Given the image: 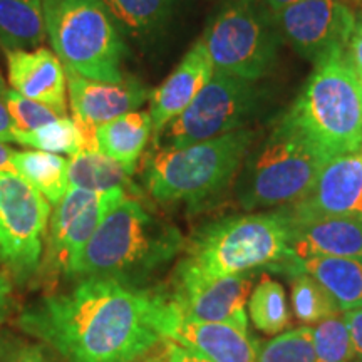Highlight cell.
<instances>
[{
    "mask_svg": "<svg viewBox=\"0 0 362 362\" xmlns=\"http://www.w3.org/2000/svg\"><path fill=\"white\" fill-rule=\"evenodd\" d=\"M292 250L307 257H362V216L293 221Z\"/></svg>",
    "mask_w": 362,
    "mask_h": 362,
    "instance_id": "cell-19",
    "label": "cell"
},
{
    "mask_svg": "<svg viewBox=\"0 0 362 362\" xmlns=\"http://www.w3.org/2000/svg\"><path fill=\"white\" fill-rule=\"evenodd\" d=\"M285 208L296 223L362 216V151L329 160L309 192Z\"/></svg>",
    "mask_w": 362,
    "mask_h": 362,
    "instance_id": "cell-15",
    "label": "cell"
},
{
    "mask_svg": "<svg viewBox=\"0 0 362 362\" xmlns=\"http://www.w3.org/2000/svg\"><path fill=\"white\" fill-rule=\"evenodd\" d=\"M133 175V171L101 151H81L69 160V188L99 193L123 189L133 197L139 193L131 178Z\"/></svg>",
    "mask_w": 362,
    "mask_h": 362,
    "instance_id": "cell-23",
    "label": "cell"
},
{
    "mask_svg": "<svg viewBox=\"0 0 362 362\" xmlns=\"http://www.w3.org/2000/svg\"><path fill=\"white\" fill-rule=\"evenodd\" d=\"M119 33L144 39L160 30L168 19L173 0H101Z\"/></svg>",
    "mask_w": 362,
    "mask_h": 362,
    "instance_id": "cell-25",
    "label": "cell"
},
{
    "mask_svg": "<svg viewBox=\"0 0 362 362\" xmlns=\"http://www.w3.org/2000/svg\"><path fill=\"white\" fill-rule=\"evenodd\" d=\"M280 35L274 16L255 0H228L200 37L215 71L255 81L277 61Z\"/></svg>",
    "mask_w": 362,
    "mask_h": 362,
    "instance_id": "cell-8",
    "label": "cell"
},
{
    "mask_svg": "<svg viewBox=\"0 0 362 362\" xmlns=\"http://www.w3.org/2000/svg\"><path fill=\"white\" fill-rule=\"evenodd\" d=\"M185 242L178 226L151 214L138 198L128 194L101 220L72 279L101 277L148 288V284L183 253Z\"/></svg>",
    "mask_w": 362,
    "mask_h": 362,
    "instance_id": "cell-2",
    "label": "cell"
},
{
    "mask_svg": "<svg viewBox=\"0 0 362 362\" xmlns=\"http://www.w3.org/2000/svg\"><path fill=\"white\" fill-rule=\"evenodd\" d=\"M160 307V291L84 277L27 304L16 324L64 362H136L163 341Z\"/></svg>",
    "mask_w": 362,
    "mask_h": 362,
    "instance_id": "cell-1",
    "label": "cell"
},
{
    "mask_svg": "<svg viewBox=\"0 0 362 362\" xmlns=\"http://www.w3.org/2000/svg\"><path fill=\"white\" fill-rule=\"evenodd\" d=\"M158 327L163 339H170L205 356L211 362H257L259 344L248 332L218 322H200L181 315L161 292Z\"/></svg>",
    "mask_w": 362,
    "mask_h": 362,
    "instance_id": "cell-16",
    "label": "cell"
},
{
    "mask_svg": "<svg viewBox=\"0 0 362 362\" xmlns=\"http://www.w3.org/2000/svg\"><path fill=\"white\" fill-rule=\"evenodd\" d=\"M136 362H151V357H149V352H148L146 356H143L141 359H138Z\"/></svg>",
    "mask_w": 362,
    "mask_h": 362,
    "instance_id": "cell-40",
    "label": "cell"
},
{
    "mask_svg": "<svg viewBox=\"0 0 362 362\" xmlns=\"http://www.w3.org/2000/svg\"><path fill=\"white\" fill-rule=\"evenodd\" d=\"M7 89L8 88L4 83L2 76H0V141L13 143V124L6 104Z\"/></svg>",
    "mask_w": 362,
    "mask_h": 362,
    "instance_id": "cell-36",
    "label": "cell"
},
{
    "mask_svg": "<svg viewBox=\"0 0 362 362\" xmlns=\"http://www.w3.org/2000/svg\"><path fill=\"white\" fill-rule=\"evenodd\" d=\"M45 37L44 0H0V47L4 51L40 47Z\"/></svg>",
    "mask_w": 362,
    "mask_h": 362,
    "instance_id": "cell-22",
    "label": "cell"
},
{
    "mask_svg": "<svg viewBox=\"0 0 362 362\" xmlns=\"http://www.w3.org/2000/svg\"><path fill=\"white\" fill-rule=\"evenodd\" d=\"M329 158L284 116L260 146L250 149L237 175L243 210L293 205L315 183Z\"/></svg>",
    "mask_w": 362,
    "mask_h": 362,
    "instance_id": "cell-6",
    "label": "cell"
},
{
    "mask_svg": "<svg viewBox=\"0 0 362 362\" xmlns=\"http://www.w3.org/2000/svg\"><path fill=\"white\" fill-rule=\"evenodd\" d=\"M248 317L260 332L267 336H279L291 325V312L282 284L264 279L252 288L248 298Z\"/></svg>",
    "mask_w": 362,
    "mask_h": 362,
    "instance_id": "cell-26",
    "label": "cell"
},
{
    "mask_svg": "<svg viewBox=\"0 0 362 362\" xmlns=\"http://www.w3.org/2000/svg\"><path fill=\"white\" fill-rule=\"evenodd\" d=\"M12 300V280L0 270V324L6 319Z\"/></svg>",
    "mask_w": 362,
    "mask_h": 362,
    "instance_id": "cell-37",
    "label": "cell"
},
{
    "mask_svg": "<svg viewBox=\"0 0 362 362\" xmlns=\"http://www.w3.org/2000/svg\"><path fill=\"white\" fill-rule=\"evenodd\" d=\"M285 116L329 160L361 151L362 83L347 64L344 51H334L315 62Z\"/></svg>",
    "mask_w": 362,
    "mask_h": 362,
    "instance_id": "cell-5",
    "label": "cell"
},
{
    "mask_svg": "<svg viewBox=\"0 0 362 362\" xmlns=\"http://www.w3.org/2000/svg\"><path fill=\"white\" fill-rule=\"evenodd\" d=\"M128 193L123 189L101 193L67 189L64 198L54 205L39 274L47 280L72 279L76 264L101 220Z\"/></svg>",
    "mask_w": 362,
    "mask_h": 362,
    "instance_id": "cell-11",
    "label": "cell"
},
{
    "mask_svg": "<svg viewBox=\"0 0 362 362\" xmlns=\"http://www.w3.org/2000/svg\"><path fill=\"white\" fill-rule=\"evenodd\" d=\"M272 16L293 51L314 64L330 52L344 51L357 24L344 0H300Z\"/></svg>",
    "mask_w": 362,
    "mask_h": 362,
    "instance_id": "cell-12",
    "label": "cell"
},
{
    "mask_svg": "<svg viewBox=\"0 0 362 362\" xmlns=\"http://www.w3.org/2000/svg\"><path fill=\"white\" fill-rule=\"evenodd\" d=\"M297 272L322 285L342 314L362 309V257H307L298 260Z\"/></svg>",
    "mask_w": 362,
    "mask_h": 362,
    "instance_id": "cell-20",
    "label": "cell"
},
{
    "mask_svg": "<svg viewBox=\"0 0 362 362\" xmlns=\"http://www.w3.org/2000/svg\"><path fill=\"white\" fill-rule=\"evenodd\" d=\"M214 74L215 66L206 47L202 40H197L163 84L149 93V115L155 138L187 110Z\"/></svg>",
    "mask_w": 362,
    "mask_h": 362,
    "instance_id": "cell-17",
    "label": "cell"
},
{
    "mask_svg": "<svg viewBox=\"0 0 362 362\" xmlns=\"http://www.w3.org/2000/svg\"><path fill=\"white\" fill-rule=\"evenodd\" d=\"M49 42L61 62L89 79L119 83L128 47L101 0H44Z\"/></svg>",
    "mask_w": 362,
    "mask_h": 362,
    "instance_id": "cell-7",
    "label": "cell"
},
{
    "mask_svg": "<svg viewBox=\"0 0 362 362\" xmlns=\"http://www.w3.org/2000/svg\"><path fill=\"white\" fill-rule=\"evenodd\" d=\"M288 282L293 315L300 324L314 325L342 314L327 291L305 272H296L288 277Z\"/></svg>",
    "mask_w": 362,
    "mask_h": 362,
    "instance_id": "cell-28",
    "label": "cell"
},
{
    "mask_svg": "<svg viewBox=\"0 0 362 362\" xmlns=\"http://www.w3.org/2000/svg\"><path fill=\"white\" fill-rule=\"evenodd\" d=\"M51 203L16 171H0V270L12 282L39 275Z\"/></svg>",
    "mask_w": 362,
    "mask_h": 362,
    "instance_id": "cell-9",
    "label": "cell"
},
{
    "mask_svg": "<svg viewBox=\"0 0 362 362\" xmlns=\"http://www.w3.org/2000/svg\"><path fill=\"white\" fill-rule=\"evenodd\" d=\"M344 56L356 78L362 83V22H357L349 42L344 49Z\"/></svg>",
    "mask_w": 362,
    "mask_h": 362,
    "instance_id": "cell-33",
    "label": "cell"
},
{
    "mask_svg": "<svg viewBox=\"0 0 362 362\" xmlns=\"http://www.w3.org/2000/svg\"><path fill=\"white\" fill-rule=\"evenodd\" d=\"M354 362H362V357L356 354V359H354Z\"/></svg>",
    "mask_w": 362,
    "mask_h": 362,
    "instance_id": "cell-41",
    "label": "cell"
},
{
    "mask_svg": "<svg viewBox=\"0 0 362 362\" xmlns=\"http://www.w3.org/2000/svg\"><path fill=\"white\" fill-rule=\"evenodd\" d=\"M67 96L72 117L84 136V151H98L96 128L149 101V90L141 81L126 76L119 83L89 79L66 67Z\"/></svg>",
    "mask_w": 362,
    "mask_h": 362,
    "instance_id": "cell-14",
    "label": "cell"
},
{
    "mask_svg": "<svg viewBox=\"0 0 362 362\" xmlns=\"http://www.w3.org/2000/svg\"><path fill=\"white\" fill-rule=\"evenodd\" d=\"M0 362H64L52 347L12 332L0 334Z\"/></svg>",
    "mask_w": 362,
    "mask_h": 362,
    "instance_id": "cell-32",
    "label": "cell"
},
{
    "mask_svg": "<svg viewBox=\"0 0 362 362\" xmlns=\"http://www.w3.org/2000/svg\"><path fill=\"white\" fill-rule=\"evenodd\" d=\"M16 173L29 181L51 205H57L69 189V160L47 151H13Z\"/></svg>",
    "mask_w": 362,
    "mask_h": 362,
    "instance_id": "cell-24",
    "label": "cell"
},
{
    "mask_svg": "<svg viewBox=\"0 0 362 362\" xmlns=\"http://www.w3.org/2000/svg\"><path fill=\"white\" fill-rule=\"evenodd\" d=\"M13 143L39 149V151L69 156L84 151L86 146L83 131L74 121V117L69 116L57 117L52 123H47L33 131H16Z\"/></svg>",
    "mask_w": 362,
    "mask_h": 362,
    "instance_id": "cell-27",
    "label": "cell"
},
{
    "mask_svg": "<svg viewBox=\"0 0 362 362\" xmlns=\"http://www.w3.org/2000/svg\"><path fill=\"white\" fill-rule=\"evenodd\" d=\"M13 149L8 148L7 143L0 141V171H16L12 165Z\"/></svg>",
    "mask_w": 362,
    "mask_h": 362,
    "instance_id": "cell-38",
    "label": "cell"
},
{
    "mask_svg": "<svg viewBox=\"0 0 362 362\" xmlns=\"http://www.w3.org/2000/svg\"><path fill=\"white\" fill-rule=\"evenodd\" d=\"M153 134L149 111L136 110L99 124L96 128L98 151L121 163L129 171H136L139 158Z\"/></svg>",
    "mask_w": 362,
    "mask_h": 362,
    "instance_id": "cell-21",
    "label": "cell"
},
{
    "mask_svg": "<svg viewBox=\"0 0 362 362\" xmlns=\"http://www.w3.org/2000/svg\"><path fill=\"white\" fill-rule=\"evenodd\" d=\"M6 104L13 124V133L16 131L37 129L62 116L51 106H45L42 103L22 96L13 89H7Z\"/></svg>",
    "mask_w": 362,
    "mask_h": 362,
    "instance_id": "cell-31",
    "label": "cell"
},
{
    "mask_svg": "<svg viewBox=\"0 0 362 362\" xmlns=\"http://www.w3.org/2000/svg\"><path fill=\"white\" fill-rule=\"evenodd\" d=\"M297 2H300V0H264V4L270 8L272 12H279L285 7L293 6V4H297Z\"/></svg>",
    "mask_w": 362,
    "mask_h": 362,
    "instance_id": "cell-39",
    "label": "cell"
},
{
    "mask_svg": "<svg viewBox=\"0 0 362 362\" xmlns=\"http://www.w3.org/2000/svg\"><path fill=\"white\" fill-rule=\"evenodd\" d=\"M257 362H315L314 329L302 325L260 344Z\"/></svg>",
    "mask_w": 362,
    "mask_h": 362,
    "instance_id": "cell-29",
    "label": "cell"
},
{
    "mask_svg": "<svg viewBox=\"0 0 362 362\" xmlns=\"http://www.w3.org/2000/svg\"><path fill=\"white\" fill-rule=\"evenodd\" d=\"M255 101L253 81L215 71L194 101L155 138V146L180 148L237 131L252 115Z\"/></svg>",
    "mask_w": 362,
    "mask_h": 362,
    "instance_id": "cell-10",
    "label": "cell"
},
{
    "mask_svg": "<svg viewBox=\"0 0 362 362\" xmlns=\"http://www.w3.org/2000/svg\"><path fill=\"white\" fill-rule=\"evenodd\" d=\"M293 220L285 206L269 214L225 216L202 225L183 248L176 264L205 279L277 270L291 277L298 269L292 250Z\"/></svg>",
    "mask_w": 362,
    "mask_h": 362,
    "instance_id": "cell-3",
    "label": "cell"
},
{
    "mask_svg": "<svg viewBox=\"0 0 362 362\" xmlns=\"http://www.w3.org/2000/svg\"><path fill=\"white\" fill-rule=\"evenodd\" d=\"M163 346H165L170 362H211L205 356L198 354V352L188 349L185 346H180V344L170 341V339H163Z\"/></svg>",
    "mask_w": 362,
    "mask_h": 362,
    "instance_id": "cell-34",
    "label": "cell"
},
{
    "mask_svg": "<svg viewBox=\"0 0 362 362\" xmlns=\"http://www.w3.org/2000/svg\"><path fill=\"white\" fill-rule=\"evenodd\" d=\"M315 362H354L356 349L342 317H330L314 327Z\"/></svg>",
    "mask_w": 362,
    "mask_h": 362,
    "instance_id": "cell-30",
    "label": "cell"
},
{
    "mask_svg": "<svg viewBox=\"0 0 362 362\" xmlns=\"http://www.w3.org/2000/svg\"><path fill=\"white\" fill-rule=\"evenodd\" d=\"M342 319L347 325V330H349V336L352 344H354L356 354L362 357V309L344 312Z\"/></svg>",
    "mask_w": 362,
    "mask_h": 362,
    "instance_id": "cell-35",
    "label": "cell"
},
{
    "mask_svg": "<svg viewBox=\"0 0 362 362\" xmlns=\"http://www.w3.org/2000/svg\"><path fill=\"white\" fill-rule=\"evenodd\" d=\"M252 143V131L240 128L187 146L156 148L144 165L149 197L161 205L202 208L233 183Z\"/></svg>",
    "mask_w": 362,
    "mask_h": 362,
    "instance_id": "cell-4",
    "label": "cell"
},
{
    "mask_svg": "<svg viewBox=\"0 0 362 362\" xmlns=\"http://www.w3.org/2000/svg\"><path fill=\"white\" fill-rule=\"evenodd\" d=\"M252 288L253 272L205 279L175 267L166 297L188 319L226 324L248 332L247 305Z\"/></svg>",
    "mask_w": 362,
    "mask_h": 362,
    "instance_id": "cell-13",
    "label": "cell"
},
{
    "mask_svg": "<svg viewBox=\"0 0 362 362\" xmlns=\"http://www.w3.org/2000/svg\"><path fill=\"white\" fill-rule=\"evenodd\" d=\"M6 64L8 84L16 93L67 116L66 69L56 52L42 45L11 51L6 52Z\"/></svg>",
    "mask_w": 362,
    "mask_h": 362,
    "instance_id": "cell-18",
    "label": "cell"
}]
</instances>
